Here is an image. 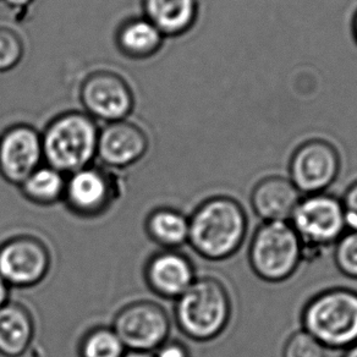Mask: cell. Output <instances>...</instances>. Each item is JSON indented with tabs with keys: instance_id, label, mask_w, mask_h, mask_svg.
Segmentation results:
<instances>
[{
	"instance_id": "cell-4",
	"label": "cell",
	"mask_w": 357,
	"mask_h": 357,
	"mask_svg": "<svg viewBox=\"0 0 357 357\" xmlns=\"http://www.w3.org/2000/svg\"><path fill=\"white\" fill-rule=\"evenodd\" d=\"M303 326L326 349L356 344L357 293L337 288L318 294L303 308Z\"/></svg>"
},
{
	"instance_id": "cell-27",
	"label": "cell",
	"mask_w": 357,
	"mask_h": 357,
	"mask_svg": "<svg viewBox=\"0 0 357 357\" xmlns=\"http://www.w3.org/2000/svg\"><path fill=\"white\" fill-rule=\"evenodd\" d=\"M6 4L11 10L16 11V13H22V11L29 10L36 0H0Z\"/></svg>"
},
{
	"instance_id": "cell-8",
	"label": "cell",
	"mask_w": 357,
	"mask_h": 357,
	"mask_svg": "<svg viewBox=\"0 0 357 357\" xmlns=\"http://www.w3.org/2000/svg\"><path fill=\"white\" fill-rule=\"evenodd\" d=\"M53 257L45 240L17 234L0 243V275L11 289L40 285L50 273Z\"/></svg>"
},
{
	"instance_id": "cell-29",
	"label": "cell",
	"mask_w": 357,
	"mask_h": 357,
	"mask_svg": "<svg viewBox=\"0 0 357 357\" xmlns=\"http://www.w3.org/2000/svg\"><path fill=\"white\" fill-rule=\"evenodd\" d=\"M124 357H154L152 352L128 351Z\"/></svg>"
},
{
	"instance_id": "cell-23",
	"label": "cell",
	"mask_w": 357,
	"mask_h": 357,
	"mask_svg": "<svg viewBox=\"0 0 357 357\" xmlns=\"http://www.w3.org/2000/svg\"><path fill=\"white\" fill-rule=\"evenodd\" d=\"M334 259L337 269L344 275L357 279V231L350 230L337 240Z\"/></svg>"
},
{
	"instance_id": "cell-28",
	"label": "cell",
	"mask_w": 357,
	"mask_h": 357,
	"mask_svg": "<svg viewBox=\"0 0 357 357\" xmlns=\"http://www.w3.org/2000/svg\"><path fill=\"white\" fill-rule=\"evenodd\" d=\"M11 298V288L0 275V308L9 303Z\"/></svg>"
},
{
	"instance_id": "cell-30",
	"label": "cell",
	"mask_w": 357,
	"mask_h": 357,
	"mask_svg": "<svg viewBox=\"0 0 357 357\" xmlns=\"http://www.w3.org/2000/svg\"><path fill=\"white\" fill-rule=\"evenodd\" d=\"M342 357H357V342L351 345V347L345 349V352H344Z\"/></svg>"
},
{
	"instance_id": "cell-20",
	"label": "cell",
	"mask_w": 357,
	"mask_h": 357,
	"mask_svg": "<svg viewBox=\"0 0 357 357\" xmlns=\"http://www.w3.org/2000/svg\"><path fill=\"white\" fill-rule=\"evenodd\" d=\"M68 175L43 163L17 188L21 196L31 204L50 207L63 202Z\"/></svg>"
},
{
	"instance_id": "cell-16",
	"label": "cell",
	"mask_w": 357,
	"mask_h": 357,
	"mask_svg": "<svg viewBox=\"0 0 357 357\" xmlns=\"http://www.w3.org/2000/svg\"><path fill=\"white\" fill-rule=\"evenodd\" d=\"M199 0H141L142 15L167 40L191 33L199 22Z\"/></svg>"
},
{
	"instance_id": "cell-15",
	"label": "cell",
	"mask_w": 357,
	"mask_h": 357,
	"mask_svg": "<svg viewBox=\"0 0 357 357\" xmlns=\"http://www.w3.org/2000/svg\"><path fill=\"white\" fill-rule=\"evenodd\" d=\"M300 199L301 192L283 176L262 178L251 195L253 211L263 222H289Z\"/></svg>"
},
{
	"instance_id": "cell-9",
	"label": "cell",
	"mask_w": 357,
	"mask_h": 357,
	"mask_svg": "<svg viewBox=\"0 0 357 357\" xmlns=\"http://www.w3.org/2000/svg\"><path fill=\"white\" fill-rule=\"evenodd\" d=\"M112 328L128 351L154 352L172 333V319L162 305L136 300L120 308Z\"/></svg>"
},
{
	"instance_id": "cell-11",
	"label": "cell",
	"mask_w": 357,
	"mask_h": 357,
	"mask_svg": "<svg viewBox=\"0 0 357 357\" xmlns=\"http://www.w3.org/2000/svg\"><path fill=\"white\" fill-rule=\"evenodd\" d=\"M342 159L324 139H308L298 144L289 158L290 181L301 194H322L337 180Z\"/></svg>"
},
{
	"instance_id": "cell-19",
	"label": "cell",
	"mask_w": 357,
	"mask_h": 357,
	"mask_svg": "<svg viewBox=\"0 0 357 357\" xmlns=\"http://www.w3.org/2000/svg\"><path fill=\"white\" fill-rule=\"evenodd\" d=\"M144 231L160 250H178L189 241V215L173 207H157L146 217Z\"/></svg>"
},
{
	"instance_id": "cell-6",
	"label": "cell",
	"mask_w": 357,
	"mask_h": 357,
	"mask_svg": "<svg viewBox=\"0 0 357 357\" xmlns=\"http://www.w3.org/2000/svg\"><path fill=\"white\" fill-rule=\"evenodd\" d=\"M77 95L82 112L97 123L129 119L136 107L132 86L115 70L89 71L81 81Z\"/></svg>"
},
{
	"instance_id": "cell-12",
	"label": "cell",
	"mask_w": 357,
	"mask_h": 357,
	"mask_svg": "<svg viewBox=\"0 0 357 357\" xmlns=\"http://www.w3.org/2000/svg\"><path fill=\"white\" fill-rule=\"evenodd\" d=\"M45 163L40 130L29 123H15L0 132V176L19 188Z\"/></svg>"
},
{
	"instance_id": "cell-21",
	"label": "cell",
	"mask_w": 357,
	"mask_h": 357,
	"mask_svg": "<svg viewBox=\"0 0 357 357\" xmlns=\"http://www.w3.org/2000/svg\"><path fill=\"white\" fill-rule=\"evenodd\" d=\"M126 352L112 326L91 328L81 337L77 347L79 357H124Z\"/></svg>"
},
{
	"instance_id": "cell-17",
	"label": "cell",
	"mask_w": 357,
	"mask_h": 357,
	"mask_svg": "<svg viewBox=\"0 0 357 357\" xmlns=\"http://www.w3.org/2000/svg\"><path fill=\"white\" fill-rule=\"evenodd\" d=\"M167 38L144 15L130 16L120 22L114 33L115 48L130 60H147L163 50Z\"/></svg>"
},
{
	"instance_id": "cell-24",
	"label": "cell",
	"mask_w": 357,
	"mask_h": 357,
	"mask_svg": "<svg viewBox=\"0 0 357 357\" xmlns=\"http://www.w3.org/2000/svg\"><path fill=\"white\" fill-rule=\"evenodd\" d=\"M283 357H326V347L303 329L294 333L285 342Z\"/></svg>"
},
{
	"instance_id": "cell-13",
	"label": "cell",
	"mask_w": 357,
	"mask_h": 357,
	"mask_svg": "<svg viewBox=\"0 0 357 357\" xmlns=\"http://www.w3.org/2000/svg\"><path fill=\"white\" fill-rule=\"evenodd\" d=\"M151 147L147 130L135 120L124 119L100 126L97 160L102 167L118 172L139 163Z\"/></svg>"
},
{
	"instance_id": "cell-31",
	"label": "cell",
	"mask_w": 357,
	"mask_h": 357,
	"mask_svg": "<svg viewBox=\"0 0 357 357\" xmlns=\"http://www.w3.org/2000/svg\"><path fill=\"white\" fill-rule=\"evenodd\" d=\"M352 31H354V36H355V40L357 42V13L355 17H354V22H352Z\"/></svg>"
},
{
	"instance_id": "cell-5",
	"label": "cell",
	"mask_w": 357,
	"mask_h": 357,
	"mask_svg": "<svg viewBox=\"0 0 357 357\" xmlns=\"http://www.w3.org/2000/svg\"><path fill=\"white\" fill-rule=\"evenodd\" d=\"M248 259L258 278L284 282L303 261V243L289 222H263L250 243Z\"/></svg>"
},
{
	"instance_id": "cell-1",
	"label": "cell",
	"mask_w": 357,
	"mask_h": 357,
	"mask_svg": "<svg viewBox=\"0 0 357 357\" xmlns=\"http://www.w3.org/2000/svg\"><path fill=\"white\" fill-rule=\"evenodd\" d=\"M248 218L238 201L227 196L206 199L189 217V243L208 261H223L241 248Z\"/></svg>"
},
{
	"instance_id": "cell-7",
	"label": "cell",
	"mask_w": 357,
	"mask_h": 357,
	"mask_svg": "<svg viewBox=\"0 0 357 357\" xmlns=\"http://www.w3.org/2000/svg\"><path fill=\"white\" fill-rule=\"evenodd\" d=\"M121 191L116 172L95 163L68 175L63 204L75 217L100 218L114 207Z\"/></svg>"
},
{
	"instance_id": "cell-10",
	"label": "cell",
	"mask_w": 357,
	"mask_h": 357,
	"mask_svg": "<svg viewBox=\"0 0 357 357\" xmlns=\"http://www.w3.org/2000/svg\"><path fill=\"white\" fill-rule=\"evenodd\" d=\"M289 223L298 234L303 248L318 250L337 243L347 229L342 201L324 192L300 199Z\"/></svg>"
},
{
	"instance_id": "cell-3",
	"label": "cell",
	"mask_w": 357,
	"mask_h": 357,
	"mask_svg": "<svg viewBox=\"0 0 357 357\" xmlns=\"http://www.w3.org/2000/svg\"><path fill=\"white\" fill-rule=\"evenodd\" d=\"M231 316L228 290L218 279L196 278L175 300L174 318L180 332L195 342L213 340L225 331Z\"/></svg>"
},
{
	"instance_id": "cell-2",
	"label": "cell",
	"mask_w": 357,
	"mask_h": 357,
	"mask_svg": "<svg viewBox=\"0 0 357 357\" xmlns=\"http://www.w3.org/2000/svg\"><path fill=\"white\" fill-rule=\"evenodd\" d=\"M100 126L82 110H66L40 131L45 163L65 175L95 164Z\"/></svg>"
},
{
	"instance_id": "cell-26",
	"label": "cell",
	"mask_w": 357,
	"mask_h": 357,
	"mask_svg": "<svg viewBox=\"0 0 357 357\" xmlns=\"http://www.w3.org/2000/svg\"><path fill=\"white\" fill-rule=\"evenodd\" d=\"M152 354L154 357H191L190 350L184 342L172 339H168Z\"/></svg>"
},
{
	"instance_id": "cell-25",
	"label": "cell",
	"mask_w": 357,
	"mask_h": 357,
	"mask_svg": "<svg viewBox=\"0 0 357 357\" xmlns=\"http://www.w3.org/2000/svg\"><path fill=\"white\" fill-rule=\"evenodd\" d=\"M347 228L357 231V181L350 185L342 199Z\"/></svg>"
},
{
	"instance_id": "cell-18",
	"label": "cell",
	"mask_w": 357,
	"mask_h": 357,
	"mask_svg": "<svg viewBox=\"0 0 357 357\" xmlns=\"http://www.w3.org/2000/svg\"><path fill=\"white\" fill-rule=\"evenodd\" d=\"M35 317L27 306L9 301L0 308V355L22 357L35 340Z\"/></svg>"
},
{
	"instance_id": "cell-22",
	"label": "cell",
	"mask_w": 357,
	"mask_h": 357,
	"mask_svg": "<svg viewBox=\"0 0 357 357\" xmlns=\"http://www.w3.org/2000/svg\"><path fill=\"white\" fill-rule=\"evenodd\" d=\"M25 54V40L20 32L13 26L0 24V73L15 69Z\"/></svg>"
},
{
	"instance_id": "cell-14",
	"label": "cell",
	"mask_w": 357,
	"mask_h": 357,
	"mask_svg": "<svg viewBox=\"0 0 357 357\" xmlns=\"http://www.w3.org/2000/svg\"><path fill=\"white\" fill-rule=\"evenodd\" d=\"M144 283L159 298L178 300L196 280L194 263L178 250H160L144 263Z\"/></svg>"
}]
</instances>
